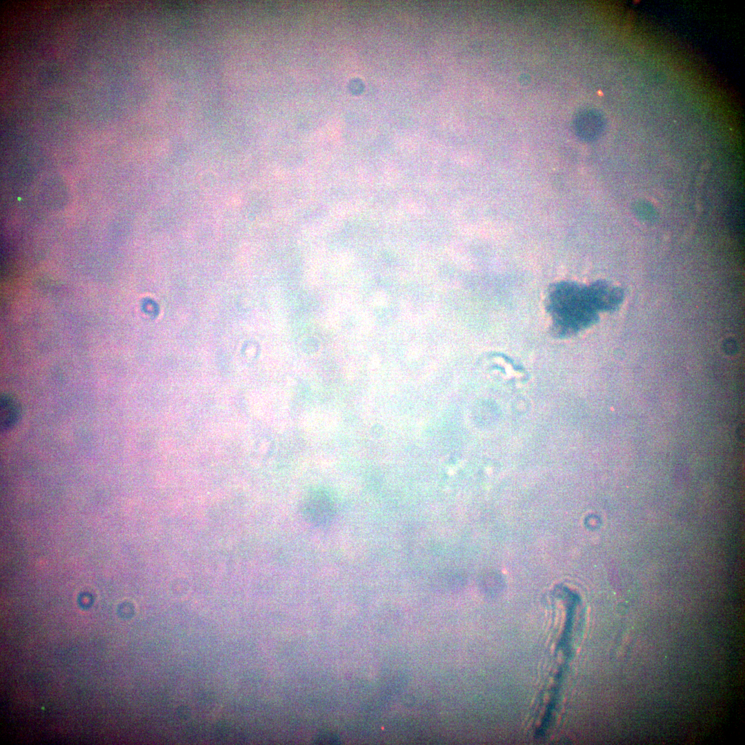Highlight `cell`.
<instances>
[{
  "mask_svg": "<svg viewBox=\"0 0 745 745\" xmlns=\"http://www.w3.org/2000/svg\"><path fill=\"white\" fill-rule=\"evenodd\" d=\"M333 506L329 496L322 491L310 494L304 506L306 519L315 524H324L332 519Z\"/></svg>",
  "mask_w": 745,
  "mask_h": 745,
  "instance_id": "cell-1",
  "label": "cell"
},
{
  "mask_svg": "<svg viewBox=\"0 0 745 745\" xmlns=\"http://www.w3.org/2000/svg\"><path fill=\"white\" fill-rule=\"evenodd\" d=\"M21 408L19 403L9 395H2L0 401V425L1 430L12 428L19 421Z\"/></svg>",
  "mask_w": 745,
  "mask_h": 745,
  "instance_id": "cell-2",
  "label": "cell"
}]
</instances>
